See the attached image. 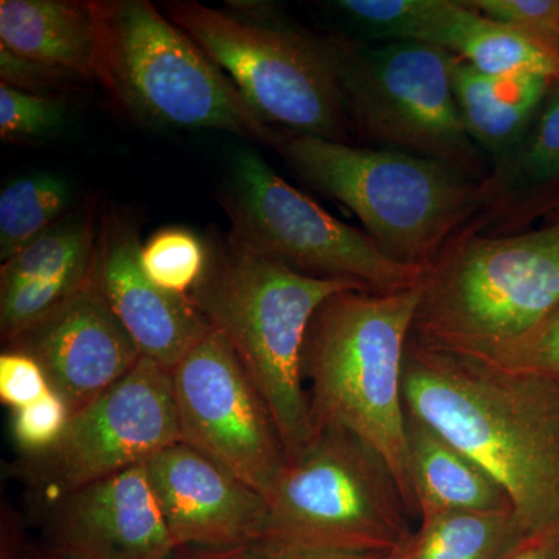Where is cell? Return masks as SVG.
<instances>
[{
    "instance_id": "2",
    "label": "cell",
    "mask_w": 559,
    "mask_h": 559,
    "mask_svg": "<svg viewBox=\"0 0 559 559\" xmlns=\"http://www.w3.org/2000/svg\"><path fill=\"white\" fill-rule=\"evenodd\" d=\"M209 248L207 271L189 297L210 329L229 342L266 403L286 462H293L316 437L304 380L312 316L334 294L367 288L301 274L231 234Z\"/></svg>"
},
{
    "instance_id": "15",
    "label": "cell",
    "mask_w": 559,
    "mask_h": 559,
    "mask_svg": "<svg viewBox=\"0 0 559 559\" xmlns=\"http://www.w3.org/2000/svg\"><path fill=\"white\" fill-rule=\"evenodd\" d=\"M7 349L39 364L72 415L117 384L142 355L92 278L72 299L14 337Z\"/></svg>"
},
{
    "instance_id": "35",
    "label": "cell",
    "mask_w": 559,
    "mask_h": 559,
    "mask_svg": "<svg viewBox=\"0 0 559 559\" xmlns=\"http://www.w3.org/2000/svg\"><path fill=\"white\" fill-rule=\"evenodd\" d=\"M264 559H389L393 554H344L322 550H264Z\"/></svg>"
},
{
    "instance_id": "12",
    "label": "cell",
    "mask_w": 559,
    "mask_h": 559,
    "mask_svg": "<svg viewBox=\"0 0 559 559\" xmlns=\"http://www.w3.org/2000/svg\"><path fill=\"white\" fill-rule=\"evenodd\" d=\"M170 373L180 441L266 498L288 462L266 403L229 342L210 330Z\"/></svg>"
},
{
    "instance_id": "16",
    "label": "cell",
    "mask_w": 559,
    "mask_h": 559,
    "mask_svg": "<svg viewBox=\"0 0 559 559\" xmlns=\"http://www.w3.org/2000/svg\"><path fill=\"white\" fill-rule=\"evenodd\" d=\"M140 249L139 229L130 218L103 219L94 282L140 355L171 371L212 329L189 296L167 293L146 277Z\"/></svg>"
},
{
    "instance_id": "20",
    "label": "cell",
    "mask_w": 559,
    "mask_h": 559,
    "mask_svg": "<svg viewBox=\"0 0 559 559\" xmlns=\"http://www.w3.org/2000/svg\"><path fill=\"white\" fill-rule=\"evenodd\" d=\"M554 80L533 72L485 75L455 57L452 87L459 112L469 138L487 154L491 167L520 145Z\"/></svg>"
},
{
    "instance_id": "13",
    "label": "cell",
    "mask_w": 559,
    "mask_h": 559,
    "mask_svg": "<svg viewBox=\"0 0 559 559\" xmlns=\"http://www.w3.org/2000/svg\"><path fill=\"white\" fill-rule=\"evenodd\" d=\"M38 507L40 544L62 559H171L178 551L143 465Z\"/></svg>"
},
{
    "instance_id": "23",
    "label": "cell",
    "mask_w": 559,
    "mask_h": 559,
    "mask_svg": "<svg viewBox=\"0 0 559 559\" xmlns=\"http://www.w3.org/2000/svg\"><path fill=\"white\" fill-rule=\"evenodd\" d=\"M527 536L514 511L437 514L421 520L399 559H503Z\"/></svg>"
},
{
    "instance_id": "31",
    "label": "cell",
    "mask_w": 559,
    "mask_h": 559,
    "mask_svg": "<svg viewBox=\"0 0 559 559\" xmlns=\"http://www.w3.org/2000/svg\"><path fill=\"white\" fill-rule=\"evenodd\" d=\"M50 382L38 362L14 349L0 355V401L16 411L43 399L50 390Z\"/></svg>"
},
{
    "instance_id": "18",
    "label": "cell",
    "mask_w": 559,
    "mask_h": 559,
    "mask_svg": "<svg viewBox=\"0 0 559 559\" xmlns=\"http://www.w3.org/2000/svg\"><path fill=\"white\" fill-rule=\"evenodd\" d=\"M480 218L520 226L559 200V79L551 81L524 139L489 168Z\"/></svg>"
},
{
    "instance_id": "6",
    "label": "cell",
    "mask_w": 559,
    "mask_h": 559,
    "mask_svg": "<svg viewBox=\"0 0 559 559\" xmlns=\"http://www.w3.org/2000/svg\"><path fill=\"white\" fill-rule=\"evenodd\" d=\"M95 81L132 119L151 127L230 132L282 151L280 132L204 50L148 0H94Z\"/></svg>"
},
{
    "instance_id": "28",
    "label": "cell",
    "mask_w": 559,
    "mask_h": 559,
    "mask_svg": "<svg viewBox=\"0 0 559 559\" xmlns=\"http://www.w3.org/2000/svg\"><path fill=\"white\" fill-rule=\"evenodd\" d=\"M72 411L60 393L50 389L43 399L13 411L11 436L20 455H36L51 450L68 429Z\"/></svg>"
},
{
    "instance_id": "29",
    "label": "cell",
    "mask_w": 559,
    "mask_h": 559,
    "mask_svg": "<svg viewBox=\"0 0 559 559\" xmlns=\"http://www.w3.org/2000/svg\"><path fill=\"white\" fill-rule=\"evenodd\" d=\"M488 20L510 25L559 53V0H466Z\"/></svg>"
},
{
    "instance_id": "5",
    "label": "cell",
    "mask_w": 559,
    "mask_h": 559,
    "mask_svg": "<svg viewBox=\"0 0 559 559\" xmlns=\"http://www.w3.org/2000/svg\"><path fill=\"white\" fill-rule=\"evenodd\" d=\"M282 156L311 189L352 210L389 260L426 271L484 210V183L404 151L288 134Z\"/></svg>"
},
{
    "instance_id": "10",
    "label": "cell",
    "mask_w": 559,
    "mask_h": 559,
    "mask_svg": "<svg viewBox=\"0 0 559 559\" xmlns=\"http://www.w3.org/2000/svg\"><path fill=\"white\" fill-rule=\"evenodd\" d=\"M219 202L235 238L301 274L347 280L377 293L421 283L425 271L389 260L366 231L334 218L278 176L255 150L235 154Z\"/></svg>"
},
{
    "instance_id": "38",
    "label": "cell",
    "mask_w": 559,
    "mask_h": 559,
    "mask_svg": "<svg viewBox=\"0 0 559 559\" xmlns=\"http://www.w3.org/2000/svg\"><path fill=\"white\" fill-rule=\"evenodd\" d=\"M399 551H395V554H393L392 557H390L389 559H399Z\"/></svg>"
},
{
    "instance_id": "36",
    "label": "cell",
    "mask_w": 559,
    "mask_h": 559,
    "mask_svg": "<svg viewBox=\"0 0 559 559\" xmlns=\"http://www.w3.org/2000/svg\"><path fill=\"white\" fill-rule=\"evenodd\" d=\"M17 559H62L55 555L53 551L44 547L43 544H35L28 539L25 544L24 550H22L21 557Z\"/></svg>"
},
{
    "instance_id": "37",
    "label": "cell",
    "mask_w": 559,
    "mask_h": 559,
    "mask_svg": "<svg viewBox=\"0 0 559 559\" xmlns=\"http://www.w3.org/2000/svg\"><path fill=\"white\" fill-rule=\"evenodd\" d=\"M547 224H557L559 226V200L555 202L554 207L546 213Z\"/></svg>"
},
{
    "instance_id": "27",
    "label": "cell",
    "mask_w": 559,
    "mask_h": 559,
    "mask_svg": "<svg viewBox=\"0 0 559 559\" xmlns=\"http://www.w3.org/2000/svg\"><path fill=\"white\" fill-rule=\"evenodd\" d=\"M68 103L0 83V138L5 143L46 142L68 128Z\"/></svg>"
},
{
    "instance_id": "21",
    "label": "cell",
    "mask_w": 559,
    "mask_h": 559,
    "mask_svg": "<svg viewBox=\"0 0 559 559\" xmlns=\"http://www.w3.org/2000/svg\"><path fill=\"white\" fill-rule=\"evenodd\" d=\"M0 46L27 60L95 80L98 27L92 0H2Z\"/></svg>"
},
{
    "instance_id": "3",
    "label": "cell",
    "mask_w": 559,
    "mask_h": 559,
    "mask_svg": "<svg viewBox=\"0 0 559 559\" xmlns=\"http://www.w3.org/2000/svg\"><path fill=\"white\" fill-rule=\"evenodd\" d=\"M419 285L395 293L356 288L334 294L312 316L304 347L314 428L337 426L373 448L415 514L407 484L403 371Z\"/></svg>"
},
{
    "instance_id": "24",
    "label": "cell",
    "mask_w": 559,
    "mask_h": 559,
    "mask_svg": "<svg viewBox=\"0 0 559 559\" xmlns=\"http://www.w3.org/2000/svg\"><path fill=\"white\" fill-rule=\"evenodd\" d=\"M72 180L38 171L5 183L0 191V260L7 261L72 213Z\"/></svg>"
},
{
    "instance_id": "22",
    "label": "cell",
    "mask_w": 559,
    "mask_h": 559,
    "mask_svg": "<svg viewBox=\"0 0 559 559\" xmlns=\"http://www.w3.org/2000/svg\"><path fill=\"white\" fill-rule=\"evenodd\" d=\"M440 49L462 58L485 75L533 72L559 79V53L524 33L500 24L457 0Z\"/></svg>"
},
{
    "instance_id": "4",
    "label": "cell",
    "mask_w": 559,
    "mask_h": 559,
    "mask_svg": "<svg viewBox=\"0 0 559 559\" xmlns=\"http://www.w3.org/2000/svg\"><path fill=\"white\" fill-rule=\"evenodd\" d=\"M411 336L495 360L559 307V226L480 235L466 226L425 271Z\"/></svg>"
},
{
    "instance_id": "7",
    "label": "cell",
    "mask_w": 559,
    "mask_h": 559,
    "mask_svg": "<svg viewBox=\"0 0 559 559\" xmlns=\"http://www.w3.org/2000/svg\"><path fill=\"white\" fill-rule=\"evenodd\" d=\"M264 500V550L395 554L414 536L412 511L389 463L337 426L316 429Z\"/></svg>"
},
{
    "instance_id": "19",
    "label": "cell",
    "mask_w": 559,
    "mask_h": 559,
    "mask_svg": "<svg viewBox=\"0 0 559 559\" xmlns=\"http://www.w3.org/2000/svg\"><path fill=\"white\" fill-rule=\"evenodd\" d=\"M406 469L419 520L443 513L513 511L491 474L426 423L407 415Z\"/></svg>"
},
{
    "instance_id": "32",
    "label": "cell",
    "mask_w": 559,
    "mask_h": 559,
    "mask_svg": "<svg viewBox=\"0 0 559 559\" xmlns=\"http://www.w3.org/2000/svg\"><path fill=\"white\" fill-rule=\"evenodd\" d=\"M0 80L2 84L17 87V90L44 94V90L61 86L70 80H81L75 73L50 68L40 62L27 60L13 53L7 47L0 46Z\"/></svg>"
},
{
    "instance_id": "33",
    "label": "cell",
    "mask_w": 559,
    "mask_h": 559,
    "mask_svg": "<svg viewBox=\"0 0 559 559\" xmlns=\"http://www.w3.org/2000/svg\"><path fill=\"white\" fill-rule=\"evenodd\" d=\"M503 559H559V532L528 535Z\"/></svg>"
},
{
    "instance_id": "9",
    "label": "cell",
    "mask_w": 559,
    "mask_h": 559,
    "mask_svg": "<svg viewBox=\"0 0 559 559\" xmlns=\"http://www.w3.org/2000/svg\"><path fill=\"white\" fill-rule=\"evenodd\" d=\"M337 83L353 132L374 148L443 162L487 179L485 156L469 138L452 87L454 55L412 40L329 36Z\"/></svg>"
},
{
    "instance_id": "34",
    "label": "cell",
    "mask_w": 559,
    "mask_h": 559,
    "mask_svg": "<svg viewBox=\"0 0 559 559\" xmlns=\"http://www.w3.org/2000/svg\"><path fill=\"white\" fill-rule=\"evenodd\" d=\"M171 559H264V551L259 546L235 547V549L187 547L176 551Z\"/></svg>"
},
{
    "instance_id": "11",
    "label": "cell",
    "mask_w": 559,
    "mask_h": 559,
    "mask_svg": "<svg viewBox=\"0 0 559 559\" xmlns=\"http://www.w3.org/2000/svg\"><path fill=\"white\" fill-rule=\"evenodd\" d=\"M178 441L170 370L142 356L127 377L72 415L51 450L20 455L10 473L44 506L143 465Z\"/></svg>"
},
{
    "instance_id": "1",
    "label": "cell",
    "mask_w": 559,
    "mask_h": 559,
    "mask_svg": "<svg viewBox=\"0 0 559 559\" xmlns=\"http://www.w3.org/2000/svg\"><path fill=\"white\" fill-rule=\"evenodd\" d=\"M403 399L495 477L528 535L559 532V381L411 336Z\"/></svg>"
},
{
    "instance_id": "26",
    "label": "cell",
    "mask_w": 559,
    "mask_h": 559,
    "mask_svg": "<svg viewBox=\"0 0 559 559\" xmlns=\"http://www.w3.org/2000/svg\"><path fill=\"white\" fill-rule=\"evenodd\" d=\"M209 242L183 227H167L142 242L140 264L146 277L176 296H190L204 277Z\"/></svg>"
},
{
    "instance_id": "25",
    "label": "cell",
    "mask_w": 559,
    "mask_h": 559,
    "mask_svg": "<svg viewBox=\"0 0 559 559\" xmlns=\"http://www.w3.org/2000/svg\"><path fill=\"white\" fill-rule=\"evenodd\" d=\"M451 0H337L334 10L359 40H412L436 46Z\"/></svg>"
},
{
    "instance_id": "8",
    "label": "cell",
    "mask_w": 559,
    "mask_h": 559,
    "mask_svg": "<svg viewBox=\"0 0 559 559\" xmlns=\"http://www.w3.org/2000/svg\"><path fill=\"white\" fill-rule=\"evenodd\" d=\"M164 5L168 20L204 50L272 127L352 143L329 38L297 31L260 3L231 7L238 13L197 0Z\"/></svg>"
},
{
    "instance_id": "17",
    "label": "cell",
    "mask_w": 559,
    "mask_h": 559,
    "mask_svg": "<svg viewBox=\"0 0 559 559\" xmlns=\"http://www.w3.org/2000/svg\"><path fill=\"white\" fill-rule=\"evenodd\" d=\"M98 231L91 209L75 210L3 261L0 267L3 347L90 283Z\"/></svg>"
},
{
    "instance_id": "30",
    "label": "cell",
    "mask_w": 559,
    "mask_h": 559,
    "mask_svg": "<svg viewBox=\"0 0 559 559\" xmlns=\"http://www.w3.org/2000/svg\"><path fill=\"white\" fill-rule=\"evenodd\" d=\"M491 362L509 369L535 371L559 381V307L532 336Z\"/></svg>"
},
{
    "instance_id": "14",
    "label": "cell",
    "mask_w": 559,
    "mask_h": 559,
    "mask_svg": "<svg viewBox=\"0 0 559 559\" xmlns=\"http://www.w3.org/2000/svg\"><path fill=\"white\" fill-rule=\"evenodd\" d=\"M143 466L176 549L260 546L266 500L215 460L178 441Z\"/></svg>"
}]
</instances>
